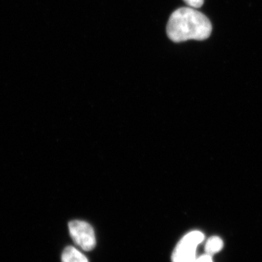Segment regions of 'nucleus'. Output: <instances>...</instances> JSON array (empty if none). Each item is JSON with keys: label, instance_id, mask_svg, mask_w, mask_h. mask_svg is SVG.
Instances as JSON below:
<instances>
[{"label": "nucleus", "instance_id": "obj_1", "mask_svg": "<svg viewBox=\"0 0 262 262\" xmlns=\"http://www.w3.org/2000/svg\"><path fill=\"white\" fill-rule=\"evenodd\" d=\"M166 31L173 42L203 40L211 36L212 25L209 19L195 8H181L170 15Z\"/></svg>", "mask_w": 262, "mask_h": 262}, {"label": "nucleus", "instance_id": "obj_2", "mask_svg": "<svg viewBox=\"0 0 262 262\" xmlns=\"http://www.w3.org/2000/svg\"><path fill=\"white\" fill-rule=\"evenodd\" d=\"M204 238V234L200 231H192L186 234L176 246L172 253V262L195 261L196 248Z\"/></svg>", "mask_w": 262, "mask_h": 262}, {"label": "nucleus", "instance_id": "obj_3", "mask_svg": "<svg viewBox=\"0 0 262 262\" xmlns=\"http://www.w3.org/2000/svg\"><path fill=\"white\" fill-rule=\"evenodd\" d=\"M71 237L79 247L85 251H91L96 247L94 230L89 223L82 221H72L69 224Z\"/></svg>", "mask_w": 262, "mask_h": 262}, {"label": "nucleus", "instance_id": "obj_4", "mask_svg": "<svg viewBox=\"0 0 262 262\" xmlns=\"http://www.w3.org/2000/svg\"><path fill=\"white\" fill-rule=\"evenodd\" d=\"M61 262H89L80 251L72 246L65 248L61 256Z\"/></svg>", "mask_w": 262, "mask_h": 262}, {"label": "nucleus", "instance_id": "obj_5", "mask_svg": "<svg viewBox=\"0 0 262 262\" xmlns=\"http://www.w3.org/2000/svg\"><path fill=\"white\" fill-rule=\"evenodd\" d=\"M223 246V241L220 237L213 236V237H210L206 242V247H205L206 253L210 256H213L215 253L222 251Z\"/></svg>", "mask_w": 262, "mask_h": 262}, {"label": "nucleus", "instance_id": "obj_6", "mask_svg": "<svg viewBox=\"0 0 262 262\" xmlns=\"http://www.w3.org/2000/svg\"><path fill=\"white\" fill-rule=\"evenodd\" d=\"M186 4L189 5L190 8H201L204 3V0H184Z\"/></svg>", "mask_w": 262, "mask_h": 262}, {"label": "nucleus", "instance_id": "obj_7", "mask_svg": "<svg viewBox=\"0 0 262 262\" xmlns=\"http://www.w3.org/2000/svg\"><path fill=\"white\" fill-rule=\"evenodd\" d=\"M194 262H213L212 256L206 254L202 255L200 257L196 258V261Z\"/></svg>", "mask_w": 262, "mask_h": 262}]
</instances>
